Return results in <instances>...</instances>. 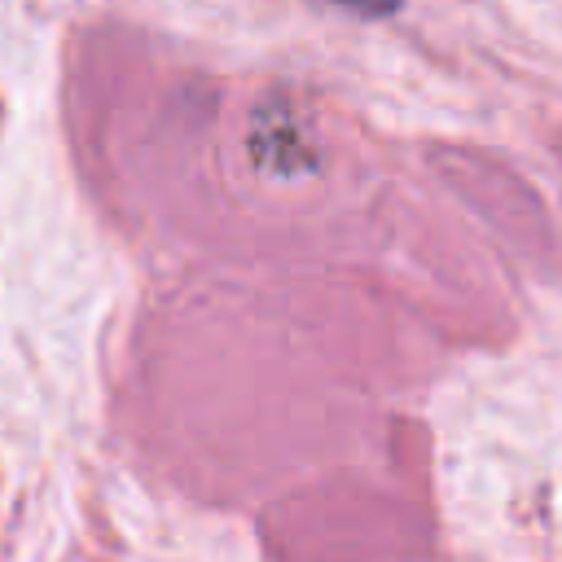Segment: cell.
<instances>
[{
  "instance_id": "cell-1",
  "label": "cell",
  "mask_w": 562,
  "mask_h": 562,
  "mask_svg": "<svg viewBox=\"0 0 562 562\" xmlns=\"http://www.w3.org/2000/svg\"><path fill=\"white\" fill-rule=\"evenodd\" d=\"M334 4L356 9V13H364V18H386V13L400 9V0H334Z\"/></svg>"
}]
</instances>
